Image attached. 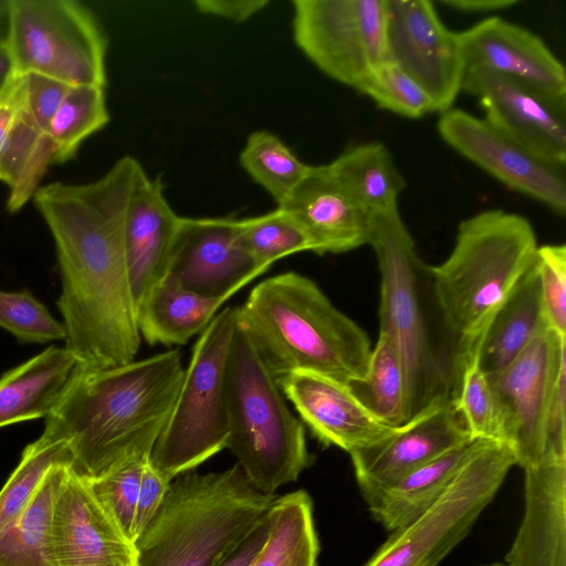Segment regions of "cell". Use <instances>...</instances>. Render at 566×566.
I'll return each mask as SVG.
<instances>
[{"instance_id":"cell-25","label":"cell","mask_w":566,"mask_h":566,"mask_svg":"<svg viewBox=\"0 0 566 566\" xmlns=\"http://www.w3.org/2000/svg\"><path fill=\"white\" fill-rule=\"evenodd\" d=\"M66 347H49L0 378V428L45 418L76 366Z\"/></svg>"},{"instance_id":"cell-5","label":"cell","mask_w":566,"mask_h":566,"mask_svg":"<svg viewBox=\"0 0 566 566\" xmlns=\"http://www.w3.org/2000/svg\"><path fill=\"white\" fill-rule=\"evenodd\" d=\"M537 248L526 218L500 209L485 210L459 224L450 255L430 266L444 324L458 345L461 369L478 350L496 311L534 263Z\"/></svg>"},{"instance_id":"cell-16","label":"cell","mask_w":566,"mask_h":566,"mask_svg":"<svg viewBox=\"0 0 566 566\" xmlns=\"http://www.w3.org/2000/svg\"><path fill=\"white\" fill-rule=\"evenodd\" d=\"M461 90L474 96L484 119L537 156L566 164V98L526 83L468 66Z\"/></svg>"},{"instance_id":"cell-11","label":"cell","mask_w":566,"mask_h":566,"mask_svg":"<svg viewBox=\"0 0 566 566\" xmlns=\"http://www.w3.org/2000/svg\"><path fill=\"white\" fill-rule=\"evenodd\" d=\"M293 39L331 78L358 90L387 59V0H294Z\"/></svg>"},{"instance_id":"cell-31","label":"cell","mask_w":566,"mask_h":566,"mask_svg":"<svg viewBox=\"0 0 566 566\" xmlns=\"http://www.w3.org/2000/svg\"><path fill=\"white\" fill-rule=\"evenodd\" d=\"M346 385L358 402L384 424L398 428L406 423L403 370L389 335L379 332L365 375Z\"/></svg>"},{"instance_id":"cell-14","label":"cell","mask_w":566,"mask_h":566,"mask_svg":"<svg viewBox=\"0 0 566 566\" xmlns=\"http://www.w3.org/2000/svg\"><path fill=\"white\" fill-rule=\"evenodd\" d=\"M437 128L450 147L502 184L565 216V166L537 156L463 109L441 113Z\"/></svg>"},{"instance_id":"cell-43","label":"cell","mask_w":566,"mask_h":566,"mask_svg":"<svg viewBox=\"0 0 566 566\" xmlns=\"http://www.w3.org/2000/svg\"><path fill=\"white\" fill-rule=\"evenodd\" d=\"M170 483L171 481L165 479L150 464V461L147 462L142 475L136 505L134 526L135 539L157 514L167 495Z\"/></svg>"},{"instance_id":"cell-48","label":"cell","mask_w":566,"mask_h":566,"mask_svg":"<svg viewBox=\"0 0 566 566\" xmlns=\"http://www.w3.org/2000/svg\"><path fill=\"white\" fill-rule=\"evenodd\" d=\"M13 74L8 49V9L7 0H0V90Z\"/></svg>"},{"instance_id":"cell-28","label":"cell","mask_w":566,"mask_h":566,"mask_svg":"<svg viewBox=\"0 0 566 566\" xmlns=\"http://www.w3.org/2000/svg\"><path fill=\"white\" fill-rule=\"evenodd\" d=\"M319 541L313 502L304 490L274 497L268 535L252 566H317Z\"/></svg>"},{"instance_id":"cell-27","label":"cell","mask_w":566,"mask_h":566,"mask_svg":"<svg viewBox=\"0 0 566 566\" xmlns=\"http://www.w3.org/2000/svg\"><path fill=\"white\" fill-rule=\"evenodd\" d=\"M224 302L161 281L137 310L140 336L150 345L186 344L201 334Z\"/></svg>"},{"instance_id":"cell-6","label":"cell","mask_w":566,"mask_h":566,"mask_svg":"<svg viewBox=\"0 0 566 566\" xmlns=\"http://www.w3.org/2000/svg\"><path fill=\"white\" fill-rule=\"evenodd\" d=\"M274 497L258 491L238 463L180 474L134 542L135 566H218L264 520Z\"/></svg>"},{"instance_id":"cell-15","label":"cell","mask_w":566,"mask_h":566,"mask_svg":"<svg viewBox=\"0 0 566 566\" xmlns=\"http://www.w3.org/2000/svg\"><path fill=\"white\" fill-rule=\"evenodd\" d=\"M269 269L244 247L239 219L181 217L163 281L228 301Z\"/></svg>"},{"instance_id":"cell-24","label":"cell","mask_w":566,"mask_h":566,"mask_svg":"<svg viewBox=\"0 0 566 566\" xmlns=\"http://www.w3.org/2000/svg\"><path fill=\"white\" fill-rule=\"evenodd\" d=\"M488 440L471 439L365 497L371 516L392 532L417 520L444 493Z\"/></svg>"},{"instance_id":"cell-45","label":"cell","mask_w":566,"mask_h":566,"mask_svg":"<svg viewBox=\"0 0 566 566\" xmlns=\"http://www.w3.org/2000/svg\"><path fill=\"white\" fill-rule=\"evenodd\" d=\"M268 0H196L195 8L202 14L233 22H244L264 9Z\"/></svg>"},{"instance_id":"cell-44","label":"cell","mask_w":566,"mask_h":566,"mask_svg":"<svg viewBox=\"0 0 566 566\" xmlns=\"http://www.w3.org/2000/svg\"><path fill=\"white\" fill-rule=\"evenodd\" d=\"M24 75L12 74L0 90V149L24 106Z\"/></svg>"},{"instance_id":"cell-29","label":"cell","mask_w":566,"mask_h":566,"mask_svg":"<svg viewBox=\"0 0 566 566\" xmlns=\"http://www.w3.org/2000/svg\"><path fill=\"white\" fill-rule=\"evenodd\" d=\"M328 166L369 213L398 208V197L406 181L384 144L357 145L342 153Z\"/></svg>"},{"instance_id":"cell-42","label":"cell","mask_w":566,"mask_h":566,"mask_svg":"<svg viewBox=\"0 0 566 566\" xmlns=\"http://www.w3.org/2000/svg\"><path fill=\"white\" fill-rule=\"evenodd\" d=\"M24 78V111L45 132L71 86L39 74H25Z\"/></svg>"},{"instance_id":"cell-37","label":"cell","mask_w":566,"mask_h":566,"mask_svg":"<svg viewBox=\"0 0 566 566\" xmlns=\"http://www.w3.org/2000/svg\"><path fill=\"white\" fill-rule=\"evenodd\" d=\"M368 95L380 108L417 119L434 112L421 86L398 64L386 59L357 90Z\"/></svg>"},{"instance_id":"cell-19","label":"cell","mask_w":566,"mask_h":566,"mask_svg":"<svg viewBox=\"0 0 566 566\" xmlns=\"http://www.w3.org/2000/svg\"><path fill=\"white\" fill-rule=\"evenodd\" d=\"M525 510L507 566H566V451L544 449L522 467Z\"/></svg>"},{"instance_id":"cell-9","label":"cell","mask_w":566,"mask_h":566,"mask_svg":"<svg viewBox=\"0 0 566 566\" xmlns=\"http://www.w3.org/2000/svg\"><path fill=\"white\" fill-rule=\"evenodd\" d=\"M8 49L14 74H39L70 86L106 85V39L74 0H7Z\"/></svg>"},{"instance_id":"cell-49","label":"cell","mask_w":566,"mask_h":566,"mask_svg":"<svg viewBox=\"0 0 566 566\" xmlns=\"http://www.w3.org/2000/svg\"><path fill=\"white\" fill-rule=\"evenodd\" d=\"M483 566H507V565L506 564H502V563H493V564L483 565Z\"/></svg>"},{"instance_id":"cell-4","label":"cell","mask_w":566,"mask_h":566,"mask_svg":"<svg viewBox=\"0 0 566 566\" xmlns=\"http://www.w3.org/2000/svg\"><path fill=\"white\" fill-rule=\"evenodd\" d=\"M237 316L276 380L305 370L347 384L367 370L373 348L366 332L300 273L259 283Z\"/></svg>"},{"instance_id":"cell-23","label":"cell","mask_w":566,"mask_h":566,"mask_svg":"<svg viewBox=\"0 0 566 566\" xmlns=\"http://www.w3.org/2000/svg\"><path fill=\"white\" fill-rule=\"evenodd\" d=\"M160 178L143 169L133 188L125 220V256L136 313L164 280L180 223Z\"/></svg>"},{"instance_id":"cell-47","label":"cell","mask_w":566,"mask_h":566,"mask_svg":"<svg viewBox=\"0 0 566 566\" xmlns=\"http://www.w3.org/2000/svg\"><path fill=\"white\" fill-rule=\"evenodd\" d=\"M440 3L455 11L478 13L506 10L518 0H441Z\"/></svg>"},{"instance_id":"cell-12","label":"cell","mask_w":566,"mask_h":566,"mask_svg":"<svg viewBox=\"0 0 566 566\" xmlns=\"http://www.w3.org/2000/svg\"><path fill=\"white\" fill-rule=\"evenodd\" d=\"M564 368L566 335L546 324L513 363L486 376L501 412L505 443L521 468L543 452L548 406Z\"/></svg>"},{"instance_id":"cell-35","label":"cell","mask_w":566,"mask_h":566,"mask_svg":"<svg viewBox=\"0 0 566 566\" xmlns=\"http://www.w3.org/2000/svg\"><path fill=\"white\" fill-rule=\"evenodd\" d=\"M454 403L471 439L505 443L501 412L478 350L463 363Z\"/></svg>"},{"instance_id":"cell-20","label":"cell","mask_w":566,"mask_h":566,"mask_svg":"<svg viewBox=\"0 0 566 566\" xmlns=\"http://www.w3.org/2000/svg\"><path fill=\"white\" fill-rule=\"evenodd\" d=\"M277 384L303 423L324 446L348 454L388 437L395 428L375 418L354 397L346 384L313 371H293Z\"/></svg>"},{"instance_id":"cell-8","label":"cell","mask_w":566,"mask_h":566,"mask_svg":"<svg viewBox=\"0 0 566 566\" xmlns=\"http://www.w3.org/2000/svg\"><path fill=\"white\" fill-rule=\"evenodd\" d=\"M237 306L216 314L197 339L150 464L168 481L193 471L227 447L226 370Z\"/></svg>"},{"instance_id":"cell-46","label":"cell","mask_w":566,"mask_h":566,"mask_svg":"<svg viewBox=\"0 0 566 566\" xmlns=\"http://www.w3.org/2000/svg\"><path fill=\"white\" fill-rule=\"evenodd\" d=\"M268 535V515L258 524L218 566H252Z\"/></svg>"},{"instance_id":"cell-34","label":"cell","mask_w":566,"mask_h":566,"mask_svg":"<svg viewBox=\"0 0 566 566\" xmlns=\"http://www.w3.org/2000/svg\"><path fill=\"white\" fill-rule=\"evenodd\" d=\"M71 462L67 446L41 434L27 446L20 462L0 490V535L21 516L49 471Z\"/></svg>"},{"instance_id":"cell-26","label":"cell","mask_w":566,"mask_h":566,"mask_svg":"<svg viewBox=\"0 0 566 566\" xmlns=\"http://www.w3.org/2000/svg\"><path fill=\"white\" fill-rule=\"evenodd\" d=\"M546 324L535 258L481 338L478 360L482 371L492 376L505 369Z\"/></svg>"},{"instance_id":"cell-41","label":"cell","mask_w":566,"mask_h":566,"mask_svg":"<svg viewBox=\"0 0 566 566\" xmlns=\"http://www.w3.org/2000/svg\"><path fill=\"white\" fill-rule=\"evenodd\" d=\"M44 132L23 109L0 149V181L12 188L36 153Z\"/></svg>"},{"instance_id":"cell-36","label":"cell","mask_w":566,"mask_h":566,"mask_svg":"<svg viewBox=\"0 0 566 566\" xmlns=\"http://www.w3.org/2000/svg\"><path fill=\"white\" fill-rule=\"evenodd\" d=\"M241 240L262 265H271L293 253L311 251L308 239L282 208L256 217L239 219Z\"/></svg>"},{"instance_id":"cell-3","label":"cell","mask_w":566,"mask_h":566,"mask_svg":"<svg viewBox=\"0 0 566 566\" xmlns=\"http://www.w3.org/2000/svg\"><path fill=\"white\" fill-rule=\"evenodd\" d=\"M368 244L380 274L379 332L391 337L401 359L407 423L455 401L459 349L444 324L430 266L419 258L398 208L371 213Z\"/></svg>"},{"instance_id":"cell-18","label":"cell","mask_w":566,"mask_h":566,"mask_svg":"<svg viewBox=\"0 0 566 566\" xmlns=\"http://www.w3.org/2000/svg\"><path fill=\"white\" fill-rule=\"evenodd\" d=\"M56 566H135L136 553L70 465L57 492L51 522Z\"/></svg>"},{"instance_id":"cell-39","label":"cell","mask_w":566,"mask_h":566,"mask_svg":"<svg viewBox=\"0 0 566 566\" xmlns=\"http://www.w3.org/2000/svg\"><path fill=\"white\" fill-rule=\"evenodd\" d=\"M0 327L21 343L65 340L67 335L65 325L56 321L27 289L17 292L0 290Z\"/></svg>"},{"instance_id":"cell-2","label":"cell","mask_w":566,"mask_h":566,"mask_svg":"<svg viewBox=\"0 0 566 566\" xmlns=\"http://www.w3.org/2000/svg\"><path fill=\"white\" fill-rule=\"evenodd\" d=\"M184 374L177 349L105 368L76 364L42 436L65 442L70 469L87 480L150 458Z\"/></svg>"},{"instance_id":"cell-33","label":"cell","mask_w":566,"mask_h":566,"mask_svg":"<svg viewBox=\"0 0 566 566\" xmlns=\"http://www.w3.org/2000/svg\"><path fill=\"white\" fill-rule=\"evenodd\" d=\"M239 161L252 180L273 198L277 207L287 200L310 168L281 138L266 130H256L249 135Z\"/></svg>"},{"instance_id":"cell-38","label":"cell","mask_w":566,"mask_h":566,"mask_svg":"<svg viewBox=\"0 0 566 566\" xmlns=\"http://www.w3.org/2000/svg\"><path fill=\"white\" fill-rule=\"evenodd\" d=\"M149 459H135L96 479H86L95 497L132 544L140 480Z\"/></svg>"},{"instance_id":"cell-22","label":"cell","mask_w":566,"mask_h":566,"mask_svg":"<svg viewBox=\"0 0 566 566\" xmlns=\"http://www.w3.org/2000/svg\"><path fill=\"white\" fill-rule=\"evenodd\" d=\"M459 34L467 67H482L566 98L564 65L527 29L493 17Z\"/></svg>"},{"instance_id":"cell-1","label":"cell","mask_w":566,"mask_h":566,"mask_svg":"<svg viewBox=\"0 0 566 566\" xmlns=\"http://www.w3.org/2000/svg\"><path fill=\"white\" fill-rule=\"evenodd\" d=\"M143 169L136 158L124 156L98 179L50 182L33 196L55 243L62 283L56 305L66 328L65 347L86 368L127 364L139 349L125 220Z\"/></svg>"},{"instance_id":"cell-30","label":"cell","mask_w":566,"mask_h":566,"mask_svg":"<svg viewBox=\"0 0 566 566\" xmlns=\"http://www.w3.org/2000/svg\"><path fill=\"white\" fill-rule=\"evenodd\" d=\"M69 463L54 465L21 516L0 535V566H56L51 542L55 499Z\"/></svg>"},{"instance_id":"cell-7","label":"cell","mask_w":566,"mask_h":566,"mask_svg":"<svg viewBox=\"0 0 566 566\" xmlns=\"http://www.w3.org/2000/svg\"><path fill=\"white\" fill-rule=\"evenodd\" d=\"M226 396V448L258 491L275 496L277 489L298 479L312 457L304 424L290 411L276 378L238 316L227 360Z\"/></svg>"},{"instance_id":"cell-13","label":"cell","mask_w":566,"mask_h":566,"mask_svg":"<svg viewBox=\"0 0 566 566\" xmlns=\"http://www.w3.org/2000/svg\"><path fill=\"white\" fill-rule=\"evenodd\" d=\"M387 59L428 94L434 112L450 109L467 69L460 34L440 20L431 1L387 0Z\"/></svg>"},{"instance_id":"cell-10","label":"cell","mask_w":566,"mask_h":566,"mask_svg":"<svg viewBox=\"0 0 566 566\" xmlns=\"http://www.w3.org/2000/svg\"><path fill=\"white\" fill-rule=\"evenodd\" d=\"M516 465L513 449L486 441L422 515L390 532L363 566H438L471 532Z\"/></svg>"},{"instance_id":"cell-17","label":"cell","mask_w":566,"mask_h":566,"mask_svg":"<svg viewBox=\"0 0 566 566\" xmlns=\"http://www.w3.org/2000/svg\"><path fill=\"white\" fill-rule=\"evenodd\" d=\"M469 440L454 402L427 410L384 440L349 454L363 497Z\"/></svg>"},{"instance_id":"cell-32","label":"cell","mask_w":566,"mask_h":566,"mask_svg":"<svg viewBox=\"0 0 566 566\" xmlns=\"http://www.w3.org/2000/svg\"><path fill=\"white\" fill-rule=\"evenodd\" d=\"M104 88L82 85L67 91L44 132L54 164L72 159L82 143L109 122Z\"/></svg>"},{"instance_id":"cell-21","label":"cell","mask_w":566,"mask_h":566,"mask_svg":"<svg viewBox=\"0 0 566 566\" xmlns=\"http://www.w3.org/2000/svg\"><path fill=\"white\" fill-rule=\"evenodd\" d=\"M280 208L300 226L316 254L344 253L368 244L371 213L350 196L328 164L310 166Z\"/></svg>"},{"instance_id":"cell-40","label":"cell","mask_w":566,"mask_h":566,"mask_svg":"<svg viewBox=\"0 0 566 566\" xmlns=\"http://www.w3.org/2000/svg\"><path fill=\"white\" fill-rule=\"evenodd\" d=\"M536 268L546 322L554 331L566 335V245L538 247Z\"/></svg>"}]
</instances>
